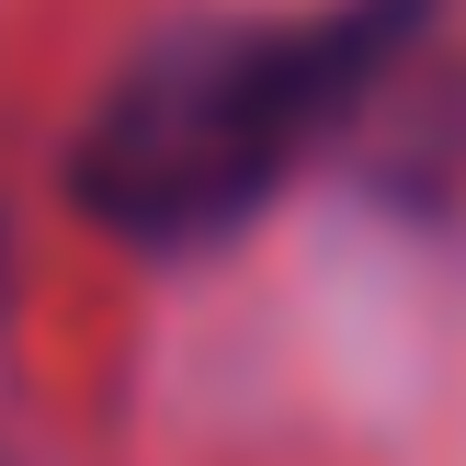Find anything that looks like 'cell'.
I'll return each mask as SVG.
<instances>
[{"label":"cell","mask_w":466,"mask_h":466,"mask_svg":"<svg viewBox=\"0 0 466 466\" xmlns=\"http://www.w3.org/2000/svg\"><path fill=\"white\" fill-rule=\"evenodd\" d=\"M432 0H353L308 23H194L126 57L80 137V205L137 250L228 239L319 126L421 35Z\"/></svg>","instance_id":"1"}]
</instances>
